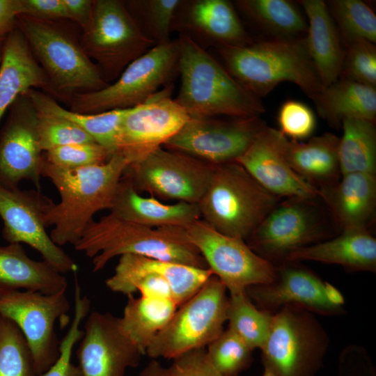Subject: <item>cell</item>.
<instances>
[{
  "mask_svg": "<svg viewBox=\"0 0 376 376\" xmlns=\"http://www.w3.org/2000/svg\"><path fill=\"white\" fill-rule=\"evenodd\" d=\"M172 360L168 366L152 360L139 376H222L210 363L205 349L188 352Z\"/></svg>",
  "mask_w": 376,
  "mask_h": 376,
  "instance_id": "obj_45",
  "label": "cell"
},
{
  "mask_svg": "<svg viewBox=\"0 0 376 376\" xmlns=\"http://www.w3.org/2000/svg\"><path fill=\"white\" fill-rule=\"evenodd\" d=\"M182 229L186 240L198 249L230 294L268 283L274 277L275 267L244 240L221 233L201 219Z\"/></svg>",
  "mask_w": 376,
  "mask_h": 376,
  "instance_id": "obj_14",
  "label": "cell"
},
{
  "mask_svg": "<svg viewBox=\"0 0 376 376\" xmlns=\"http://www.w3.org/2000/svg\"><path fill=\"white\" fill-rule=\"evenodd\" d=\"M279 203L237 162L214 164L198 203L202 220L244 241Z\"/></svg>",
  "mask_w": 376,
  "mask_h": 376,
  "instance_id": "obj_6",
  "label": "cell"
},
{
  "mask_svg": "<svg viewBox=\"0 0 376 376\" xmlns=\"http://www.w3.org/2000/svg\"><path fill=\"white\" fill-rule=\"evenodd\" d=\"M37 130L42 152L66 145L95 141L88 133L70 121L39 111Z\"/></svg>",
  "mask_w": 376,
  "mask_h": 376,
  "instance_id": "obj_43",
  "label": "cell"
},
{
  "mask_svg": "<svg viewBox=\"0 0 376 376\" xmlns=\"http://www.w3.org/2000/svg\"><path fill=\"white\" fill-rule=\"evenodd\" d=\"M265 124L251 118H189L162 147L217 164L235 162Z\"/></svg>",
  "mask_w": 376,
  "mask_h": 376,
  "instance_id": "obj_18",
  "label": "cell"
},
{
  "mask_svg": "<svg viewBox=\"0 0 376 376\" xmlns=\"http://www.w3.org/2000/svg\"><path fill=\"white\" fill-rule=\"evenodd\" d=\"M61 21L19 15L17 24L48 77V93L69 102L77 94L99 91L109 84Z\"/></svg>",
  "mask_w": 376,
  "mask_h": 376,
  "instance_id": "obj_5",
  "label": "cell"
},
{
  "mask_svg": "<svg viewBox=\"0 0 376 376\" xmlns=\"http://www.w3.org/2000/svg\"><path fill=\"white\" fill-rule=\"evenodd\" d=\"M0 376H38L22 332L15 322L1 314Z\"/></svg>",
  "mask_w": 376,
  "mask_h": 376,
  "instance_id": "obj_38",
  "label": "cell"
},
{
  "mask_svg": "<svg viewBox=\"0 0 376 376\" xmlns=\"http://www.w3.org/2000/svg\"><path fill=\"white\" fill-rule=\"evenodd\" d=\"M214 166L160 147L143 159L128 164L122 178L138 192L198 204L207 187Z\"/></svg>",
  "mask_w": 376,
  "mask_h": 376,
  "instance_id": "obj_11",
  "label": "cell"
},
{
  "mask_svg": "<svg viewBox=\"0 0 376 376\" xmlns=\"http://www.w3.org/2000/svg\"><path fill=\"white\" fill-rule=\"evenodd\" d=\"M326 4L342 40L363 38L375 43L376 16L365 2L331 0Z\"/></svg>",
  "mask_w": 376,
  "mask_h": 376,
  "instance_id": "obj_39",
  "label": "cell"
},
{
  "mask_svg": "<svg viewBox=\"0 0 376 376\" xmlns=\"http://www.w3.org/2000/svg\"><path fill=\"white\" fill-rule=\"evenodd\" d=\"M313 201L288 198L278 203L247 238L248 246L276 266L292 253L327 240Z\"/></svg>",
  "mask_w": 376,
  "mask_h": 376,
  "instance_id": "obj_16",
  "label": "cell"
},
{
  "mask_svg": "<svg viewBox=\"0 0 376 376\" xmlns=\"http://www.w3.org/2000/svg\"><path fill=\"white\" fill-rule=\"evenodd\" d=\"M338 162L340 174L376 173L375 122L347 118L341 124Z\"/></svg>",
  "mask_w": 376,
  "mask_h": 376,
  "instance_id": "obj_35",
  "label": "cell"
},
{
  "mask_svg": "<svg viewBox=\"0 0 376 376\" xmlns=\"http://www.w3.org/2000/svg\"><path fill=\"white\" fill-rule=\"evenodd\" d=\"M330 345L315 314L288 306L274 313L261 350L263 376H315Z\"/></svg>",
  "mask_w": 376,
  "mask_h": 376,
  "instance_id": "obj_8",
  "label": "cell"
},
{
  "mask_svg": "<svg viewBox=\"0 0 376 376\" xmlns=\"http://www.w3.org/2000/svg\"><path fill=\"white\" fill-rule=\"evenodd\" d=\"M53 203L37 189L22 190L0 183L2 237L8 244L24 243L32 247L57 272L75 273L78 269L76 262L53 242L46 230L45 214Z\"/></svg>",
  "mask_w": 376,
  "mask_h": 376,
  "instance_id": "obj_17",
  "label": "cell"
},
{
  "mask_svg": "<svg viewBox=\"0 0 376 376\" xmlns=\"http://www.w3.org/2000/svg\"><path fill=\"white\" fill-rule=\"evenodd\" d=\"M277 120L279 131L287 138L298 141L311 136L316 126L311 109L301 102L292 100L281 104Z\"/></svg>",
  "mask_w": 376,
  "mask_h": 376,
  "instance_id": "obj_46",
  "label": "cell"
},
{
  "mask_svg": "<svg viewBox=\"0 0 376 376\" xmlns=\"http://www.w3.org/2000/svg\"><path fill=\"white\" fill-rule=\"evenodd\" d=\"M173 31L205 50L242 46L253 41L233 3L227 0H182L172 22Z\"/></svg>",
  "mask_w": 376,
  "mask_h": 376,
  "instance_id": "obj_22",
  "label": "cell"
},
{
  "mask_svg": "<svg viewBox=\"0 0 376 376\" xmlns=\"http://www.w3.org/2000/svg\"><path fill=\"white\" fill-rule=\"evenodd\" d=\"M25 93L38 111L70 121L107 149L111 156L116 153L120 126L129 109L95 114L79 113L63 108L53 96L47 93L31 88Z\"/></svg>",
  "mask_w": 376,
  "mask_h": 376,
  "instance_id": "obj_33",
  "label": "cell"
},
{
  "mask_svg": "<svg viewBox=\"0 0 376 376\" xmlns=\"http://www.w3.org/2000/svg\"><path fill=\"white\" fill-rule=\"evenodd\" d=\"M128 164L117 152L104 164L73 169L56 167L42 157L41 175L50 180L61 198L45 214L47 226H53L49 235L56 244L74 245L96 212L111 209Z\"/></svg>",
  "mask_w": 376,
  "mask_h": 376,
  "instance_id": "obj_1",
  "label": "cell"
},
{
  "mask_svg": "<svg viewBox=\"0 0 376 376\" xmlns=\"http://www.w3.org/2000/svg\"><path fill=\"white\" fill-rule=\"evenodd\" d=\"M73 246L92 258L93 272L102 269L114 257L125 254L208 268L198 249L185 239L182 227L153 228L111 213L91 221Z\"/></svg>",
  "mask_w": 376,
  "mask_h": 376,
  "instance_id": "obj_3",
  "label": "cell"
},
{
  "mask_svg": "<svg viewBox=\"0 0 376 376\" xmlns=\"http://www.w3.org/2000/svg\"><path fill=\"white\" fill-rule=\"evenodd\" d=\"M22 13L21 0H0V64L6 41L17 26V16Z\"/></svg>",
  "mask_w": 376,
  "mask_h": 376,
  "instance_id": "obj_48",
  "label": "cell"
},
{
  "mask_svg": "<svg viewBox=\"0 0 376 376\" xmlns=\"http://www.w3.org/2000/svg\"><path fill=\"white\" fill-rule=\"evenodd\" d=\"M281 137L279 130L265 125L235 162L278 198H319L318 188L299 176L289 165L281 148Z\"/></svg>",
  "mask_w": 376,
  "mask_h": 376,
  "instance_id": "obj_23",
  "label": "cell"
},
{
  "mask_svg": "<svg viewBox=\"0 0 376 376\" xmlns=\"http://www.w3.org/2000/svg\"><path fill=\"white\" fill-rule=\"evenodd\" d=\"M214 50L229 75L259 99L283 81L296 84L312 100L324 89L304 37L252 41Z\"/></svg>",
  "mask_w": 376,
  "mask_h": 376,
  "instance_id": "obj_2",
  "label": "cell"
},
{
  "mask_svg": "<svg viewBox=\"0 0 376 376\" xmlns=\"http://www.w3.org/2000/svg\"><path fill=\"white\" fill-rule=\"evenodd\" d=\"M213 275L209 268H199L178 263L145 256H120L113 274L106 281L113 292L167 298L178 307L195 295Z\"/></svg>",
  "mask_w": 376,
  "mask_h": 376,
  "instance_id": "obj_12",
  "label": "cell"
},
{
  "mask_svg": "<svg viewBox=\"0 0 376 376\" xmlns=\"http://www.w3.org/2000/svg\"><path fill=\"white\" fill-rule=\"evenodd\" d=\"M77 351L82 376H124L143 356L122 331L118 318L93 311L86 319Z\"/></svg>",
  "mask_w": 376,
  "mask_h": 376,
  "instance_id": "obj_21",
  "label": "cell"
},
{
  "mask_svg": "<svg viewBox=\"0 0 376 376\" xmlns=\"http://www.w3.org/2000/svg\"><path fill=\"white\" fill-rule=\"evenodd\" d=\"M273 315V313L257 308L246 290L229 295L228 328L253 350L260 349L264 345L271 329Z\"/></svg>",
  "mask_w": 376,
  "mask_h": 376,
  "instance_id": "obj_36",
  "label": "cell"
},
{
  "mask_svg": "<svg viewBox=\"0 0 376 376\" xmlns=\"http://www.w3.org/2000/svg\"><path fill=\"white\" fill-rule=\"evenodd\" d=\"M178 304L162 297L127 296L123 314L118 318L124 334L143 355L156 336L170 321Z\"/></svg>",
  "mask_w": 376,
  "mask_h": 376,
  "instance_id": "obj_32",
  "label": "cell"
},
{
  "mask_svg": "<svg viewBox=\"0 0 376 376\" xmlns=\"http://www.w3.org/2000/svg\"><path fill=\"white\" fill-rule=\"evenodd\" d=\"M207 347L210 363L222 376H239L252 363L253 350L228 328Z\"/></svg>",
  "mask_w": 376,
  "mask_h": 376,
  "instance_id": "obj_40",
  "label": "cell"
},
{
  "mask_svg": "<svg viewBox=\"0 0 376 376\" xmlns=\"http://www.w3.org/2000/svg\"><path fill=\"white\" fill-rule=\"evenodd\" d=\"M315 261L339 265L351 272L376 271V239L368 229L340 234L292 253L285 261Z\"/></svg>",
  "mask_w": 376,
  "mask_h": 376,
  "instance_id": "obj_28",
  "label": "cell"
},
{
  "mask_svg": "<svg viewBox=\"0 0 376 376\" xmlns=\"http://www.w3.org/2000/svg\"><path fill=\"white\" fill-rule=\"evenodd\" d=\"M180 88L174 99L189 118H251L265 111L260 100L189 38L179 36Z\"/></svg>",
  "mask_w": 376,
  "mask_h": 376,
  "instance_id": "obj_4",
  "label": "cell"
},
{
  "mask_svg": "<svg viewBox=\"0 0 376 376\" xmlns=\"http://www.w3.org/2000/svg\"><path fill=\"white\" fill-rule=\"evenodd\" d=\"M297 2L302 6L308 22L304 36L306 48L325 88L340 75L345 54L342 40L325 1Z\"/></svg>",
  "mask_w": 376,
  "mask_h": 376,
  "instance_id": "obj_25",
  "label": "cell"
},
{
  "mask_svg": "<svg viewBox=\"0 0 376 376\" xmlns=\"http://www.w3.org/2000/svg\"><path fill=\"white\" fill-rule=\"evenodd\" d=\"M182 0L124 1L141 33L155 45L169 42L175 11Z\"/></svg>",
  "mask_w": 376,
  "mask_h": 376,
  "instance_id": "obj_37",
  "label": "cell"
},
{
  "mask_svg": "<svg viewBox=\"0 0 376 376\" xmlns=\"http://www.w3.org/2000/svg\"><path fill=\"white\" fill-rule=\"evenodd\" d=\"M237 10L272 39L299 38L308 24L298 7L287 0H237Z\"/></svg>",
  "mask_w": 376,
  "mask_h": 376,
  "instance_id": "obj_34",
  "label": "cell"
},
{
  "mask_svg": "<svg viewBox=\"0 0 376 376\" xmlns=\"http://www.w3.org/2000/svg\"><path fill=\"white\" fill-rule=\"evenodd\" d=\"M67 286L63 274L44 260L31 258L21 244L0 246V295L14 290L53 294Z\"/></svg>",
  "mask_w": 376,
  "mask_h": 376,
  "instance_id": "obj_30",
  "label": "cell"
},
{
  "mask_svg": "<svg viewBox=\"0 0 376 376\" xmlns=\"http://www.w3.org/2000/svg\"><path fill=\"white\" fill-rule=\"evenodd\" d=\"M342 42L345 54L339 78L376 88L375 43L363 38Z\"/></svg>",
  "mask_w": 376,
  "mask_h": 376,
  "instance_id": "obj_42",
  "label": "cell"
},
{
  "mask_svg": "<svg viewBox=\"0 0 376 376\" xmlns=\"http://www.w3.org/2000/svg\"><path fill=\"white\" fill-rule=\"evenodd\" d=\"M281 145L293 171L317 188V185L321 188L340 179L339 138L334 134L327 132L302 143L290 140L281 133Z\"/></svg>",
  "mask_w": 376,
  "mask_h": 376,
  "instance_id": "obj_29",
  "label": "cell"
},
{
  "mask_svg": "<svg viewBox=\"0 0 376 376\" xmlns=\"http://www.w3.org/2000/svg\"><path fill=\"white\" fill-rule=\"evenodd\" d=\"M42 157L56 167L73 169L104 164L111 156L103 146L92 141L57 147L43 152Z\"/></svg>",
  "mask_w": 376,
  "mask_h": 376,
  "instance_id": "obj_44",
  "label": "cell"
},
{
  "mask_svg": "<svg viewBox=\"0 0 376 376\" xmlns=\"http://www.w3.org/2000/svg\"><path fill=\"white\" fill-rule=\"evenodd\" d=\"M109 210L118 218L150 228H185L201 219L198 204L182 201L165 204L141 196L122 178Z\"/></svg>",
  "mask_w": 376,
  "mask_h": 376,
  "instance_id": "obj_26",
  "label": "cell"
},
{
  "mask_svg": "<svg viewBox=\"0 0 376 376\" xmlns=\"http://www.w3.org/2000/svg\"><path fill=\"white\" fill-rule=\"evenodd\" d=\"M31 88L49 92V79L17 26L6 41L0 64V120L17 98Z\"/></svg>",
  "mask_w": 376,
  "mask_h": 376,
  "instance_id": "obj_27",
  "label": "cell"
},
{
  "mask_svg": "<svg viewBox=\"0 0 376 376\" xmlns=\"http://www.w3.org/2000/svg\"><path fill=\"white\" fill-rule=\"evenodd\" d=\"M319 191L341 231L368 229L376 205L375 174L342 175L337 182Z\"/></svg>",
  "mask_w": 376,
  "mask_h": 376,
  "instance_id": "obj_24",
  "label": "cell"
},
{
  "mask_svg": "<svg viewBox=\"0 0 376 376\" xmlns=\"http://www.w3.org/2000/svg\"><path fill=\"white\" fill-rule=\"evenodd\" d=\"M22 15L49 20H70L63 0H21Z\"/></svg>",
  "mask_w": 376,
  "mask_h": 376,
  "instance_id": "obj_47",
  "label": "cell"
},
{
  "mask_svg": "<svg viewBox=\"0 0 376 376\" xmlns=\"http://www.w3.org/2000/svg\"><path fill=\"white\" fill-rule=\"evenodd\" d=\"M63 2L70 20L84 29L90 19L93 0H63Z\"/></svg>",
  "mask_w": 376,
  "mask_h": 376,
  "instance_id": "obj_49",
  "label": "cell"
},
{
  "mask_svg": "<svg viewBox=\"0 0 376 376\" xmlns=\"http://www.w3.org/2000/svg\"><path fill=\"white\" fill-rule=\"evenodd\" d=\"M173 85L161 89L141 104L127 110L117 139V153L130 164L162 147L188 120L185 110L171 97Z\"/></svg>",
  "mask_w": 376,
  "mask_h": 376,
  "instance_id": "obj_19",
  "label": "cell"
},
{
  "mask_svg": "<svg viewBox=\"0 0 376 376\" xmlns=\"http://www.w3.org/2000/svg\"><path fill=\"white\" fill-rule=\"evenodd\" d=\"M313 101L319 116L334 127L347 118L375 122L376 88L338 78Z\"/></svg>",
  "mask_w": 376,
  "mask_h": 376,
  "instance_id": "obj_31",
  "label": "cell"
},
{
  "mask_svg": "<svg viewBox=\"0 0 376 376\" xmlns=\"http://www.w3.org/2000/svg\"><path fill=\"white\" fill-rule=\"evenodd\" d=\"M80 44L108 84L116 81L129 64L155 46L143 36L120 0H93Z\"/></svg>",
  "mask_w": 376,
  "mask_h": 376,
  "instance_id": "obj_10",
  "label": "cell"
},
{
  "mask_svg": "<svg viewBox=\"0 0 376 376\" xmlns=\"http://www.w3.org/2000/svg\"><path fill=\"white\" fill-rule=\"evenodd\" d=\"M65 292L44 294L14 290L0 295V314L15 322L22 332L38 376L46 372L60 354L55 324L61 318L68 319L70 306Z\"/></svg>",
  "mask_w": 376,
  "mask_h": 376,
  "instance_id": "obj_13",
  "label": "cell"
},
{
  "mask_svg": "<svg viewBox=\"0 0 376 376\" xmlns=\"http://www.w3.org/2000/svg\"><path fill=\"white\" fill-rule=\"evenodd\" d=\"M75 278V311L73 319L66 334L60 341V354L56 361L40 376H82L78 366L71 361L72 350L77 342L81 340L84 331L80 329L82 320L90 310V300L81 295V288Z\"/></svg>",
  "mask_w": 376,
  "mask_h": 376,
  "instance_id": "obj_41",
  "label": "cell"
},
{
  "mask_svg": "<svg viewBox=\"0 0 376 376\" xmlns=\"http://www.w3.org/2000/svg\"><path fill=\"white\" fill-rule=\"evenodd\" d=\"M225 285L212 275L201 288L181 304L146 350L152 359H173L204 349L223 331L229 297Z\"/></svg>",
  "mask_w": 376,
  "mask_h": 376,
  "instance_id": "obj_9",
  "label": "cell"
},
{
  "mask_svg": "<svg viewBox=\"0 0 376 376\" xmlns=\"http://www.w3.org/2000/svg\"><path fill=\"white\" fill-rule=\"evenodd\" d=\"M180 53L179 38L156 45L129 64L113 84L72 97L70 110L95 114L143 104L161 87L173 85L179 75Z\"/></svg>",
  "mask_w": 376,
  "mask_h": 376,
  "instance_id": "obj_7",
  "label": "cell"
},
{
  "mask_svg": "<svg viewBox=\"0 0 376 376\" xmlns=\"http://www.w3.org/2000/svg\"><path fill=\"white\" fill-rule=\"evenodd\" d=\"M274 267V277L269 283L246 288L247 295L259 309L274 314L292 306L324 316L345 313L341 292L312 270L292 261Z\"/></svg>",
  "mask_w": 376,
  "mask_h": 376,
  "instance_id": "obj_15",
  "label": "cell"
},
{
  "mask_svg": "<svg viewBox=\"0 0 376 376\" xmlns=\"http://www.w3.org/2000/svg\"><path fill=\"white\" fill-rule=\"evenodd\" d=\"M9 109L0 133V183L18 187L27 180L40 190L43 152L37 130L38 111L25 93Z\"/></svg>",
  "mask_w": 376,
  "mask_h": 376,
  "instance_id": "obj_20",
  "label": "cell"
}]
</instances>
